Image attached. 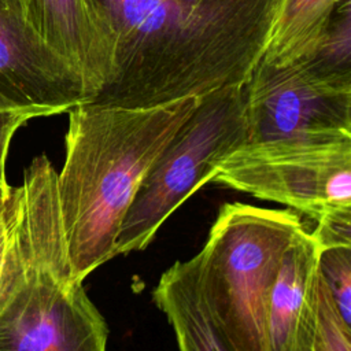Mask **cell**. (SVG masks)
Returning a JSON list of instances; mask_svg holds the SVG:
<instances>
[{"instance_id": "cell-1", "label": "cell", "mask_w": 351, "mask_h": 351, "mask_svg": "<svg viewBox=\"0 0 351 351\" xmlns=\"http://www.w3.org/2000/svg\"><path fill=\"white\" fill-rule=\"evenodd\" d=\"M282 0H89L114 69L89 101L152 107L241 85L263 56Z\"/></svg>"}, {"instance_id": "cell-2", "label": "cell", "mask_w": 351, "mask_h": 351, "mask_svg": "<svg viewBox=\"0 0 351 351\" xmlns=\"http://www.w3.org/2000/svg\"><path fill=\"white\" fill-rule=\"evenodd\" d=\"M199 99L136 108L81 103L69 111L56 189L78 280L117 256L121 223L138 186Z\"/></svg>"}, {"instance_id": "cell-3", "label": "cell", "mask_w": 351, "mask_h": 351, "mask_svg": "<svg viewBox=\"0 0 351 351\" xmlns=\"http://www.w3.org/2000/svg\"><path fill=\"white\" fill-rule=\"evenodd\" d=\"M56 174L43 154L12 188L0 274V351H107L108 325L73 273Z\"/></svg>"}, {"instance_id": "cell-4", "label": "cell", "mask_w": 351, "mask_h": 351, "mask_svg": "<svg viewBox=\"0 0 351 351\" xmlns=\"http://www.w3.org/2000/svg\"><path fill=\"white\" fill-rule=\"evenodd\" d=\"M291 210L225 203L191 258L210 318L230 351H267V310L282 255L303 228Z\"/></svg>"}, {"instance_id": "cell-5", "label": "cell", "mask_w": 351, "mask_h": 351, "mask_svg": "<svg viewBox=\"0 0 351 351\" xmlns=\"http://www.w3.org/2000/svg\"><path fill=\"white\" fill-rule=\"evenodd\" d=\"M241 85L200 96L138 186L121 223L115 255L144 250L165 221L247 141Z\"/></svg>"}, {"instance_id": "cell-6", "label": "cell", "mask_w": 351, "mask_h": 351, "mask_svg": "<svg viewBox=\"0 0 351 351\" xmlns=\"http://www.w3.org/2000/svg\"><path fill=\"white\" fill-rule=\"evenodd\" d=\"M213 180L285 204L315 223L351 215V136L244 143Z\"/></svg>"}, {"instance_id": "cell-7", "label": "cell", "mask_w": 351, "mask_h": 351, "mask_svg": "<svg viewBox=\"0 0 351 351\" xmlns=\"http://www.w3.org/2000/svg\"><path fill=\"white\" fill-rule=\"evenodd\" d=\"M247 141L351 136V74L259 63L243 82Z\"/></svg>"}, {"instance_id": "cell-8", "label": "cell", "mask_w": 351, "mask_h": 351, "mask_svg": "<svg viewBox=\"0 0 351 351\" xmlns=\"http://www.w3.org/2000/svg\"><path fill=\"white\" fill-rule=\"evenodd\" d=\"M88 101L81 77L33 29L22 0H0V110L37 118Z\"/></svg>"}, {"instance_id": "cell-9", "label": "cell", "mask_w": 351, "mask_h": 351, "mask_svg": "<svg viewBox=\"0 0 351 351\" xmlns=\"http://www.w3.org/2000/svg\"><path fill=\"white\" fill-rule=\"evenodd\" d=\"M22 4L33 29L77 71L92 101L111 78L114 48L89 0H22Z\"/></svg>"}, {"instance_id": "cell-10", "label": "cell", "mask_w": 351, "mask_h": 351, "mask_svg": "<svg viewBox=\"0 0 351 351\" xmlns=\"http://www.w3.org/2000/svg\"><path fill=\"white\" fill-rule=\"evenodd\" d=\"M319 241L304 226L285 250L267 310V351H311Z\"/></svg>"}, {"instance_id": "cell-11", "label": "cell", "mask_w": 351, "mask_h": 351, "mask_svg": "<svg viewBox=\"0 0 351 351\" xmlns=\"http://www.w3.org/2000/svg\"><path fill=\"white\" fill-rule=\"evenodd\" d=\"M152 298L167 317L180 351H230L207 313L191 259L171 265L160 276Z\"/></svg>"}, {"instance_id": "cell-12", "label": "cell", "mask_w": 351, "mask_h": 351, "mask_svg": "<svg viewBox=\"0 0 351 351\" xmlns=\"http://www.w3.org/2000/svg\"><path fill=\"white\" fill-rule=\"evenodd\" d=\"M343 0H282L273 21L262 62L284 66L311 56Z\"/></svg>"}, {"instance_id": "cell-13", "label": "cell", "mask_w": 351, "mask_h": 351, "mask_svg": "<svg viewBox=\"0 0 351 351\" xmlns=\"http://www.w3.org/2000/svg\"><path fill=\"white\" fill-rule=\"evenodd\" d=\"M302 60L325 73L351 74V0L339 4L311 56Z\"/></svg>"}, {"instance_id": "cell-14", "label": "cell", "mask_w": 351, "mask_h": 351, "mask_svg": "<svg viewBox=\"0 0 351 351\" xmlns=\"http://www.w3.org/2000/svg\"><path fill=\"white\" fill-rule=\"evenodd\" d=\"M318 274L340 317L351 326V245L321 247Z\"/></svg>"}, {"instance_id": "cell-15", "label": "cell", "mask_w": 351, "mask_h": 351, "mask_svg": "<svg viewBox=\"0 0 351 351\" xmlns=\"http://www.w3.org/2000/svg\"><path fill=\"white\" fill-rule=\"evenodd\" d=\"M311 351H351V326L340 317L319 274Z\"/></svg>"}, {"instance_id": "cell-16", "label": "cell", "mask_w": 351, "mask_h": 351, "mask_svg": "<svg viewBox=\"0 0 351 351\" xmlns=\"http://www.w3.org/2000/svg\"><path fill=\"white\" fill-rule=\"evenodd\" d=\"M33 118L36 117L32 112L0 110V173L5 171L7 154L14 134L22 125Z\"/></svg>"}, {"instance_id": "cell-17", "label": "cell", "mask_w": 351, "mask_h": 351, "mask_svg": "<svg viewBox=\"0 0 351 351\" xmlns=\"http://www.w3.org/2000/svg\"><path fill=\"white\" fill-rule=\"evenodd\" d=\"M11 193H12V189H11ZM10 199H11V195L8 197L5 211H4L3 219L0 222V274H1V270H3V263H4L5 250H7V240H8V204H10Z\"/></svg>"}, {"instance_id": "cell-18", "label": "cell", "mask_w": 351, "mask_h": 351, "mask_svg": "<svg viewBox=\"0 0 351 351\" xmlns=\"http://www.w3.org/2000/svg\"><path fill=\"white\" fill-rule=\"evenodd\" d=\"M11 189H12V185H10L7 182L5 171L0 173V222H1L4 211H5V206H7L8 197L11 195Z\"/></svg>"}]
</instances>
